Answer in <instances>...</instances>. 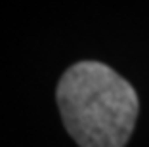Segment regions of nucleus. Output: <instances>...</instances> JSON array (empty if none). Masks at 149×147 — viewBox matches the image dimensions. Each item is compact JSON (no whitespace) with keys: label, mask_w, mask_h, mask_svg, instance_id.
I'll return each instance as SVG.
<instances>
[{"label":"nucleus","mask_w":149,"mask_h":147,"mask_svg":"<svg viewBox=\"0 0 149 147\" xmlns=\"http://www.w3.org/2000/svg\"><path fill=\"white\" fill-rule=\"evenodd\" d=\"M69 136L80 147H124L138 117V94L126 78L100 61H80L56 90Z\"/></svg>","instance_id":"1"}]
</instances>
